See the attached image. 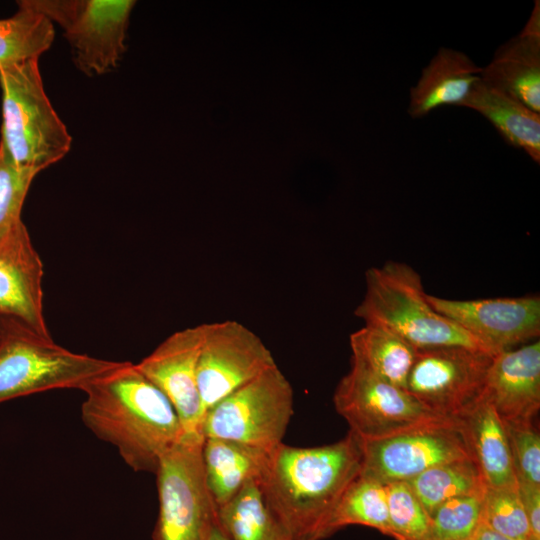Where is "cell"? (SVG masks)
Here are the masks:
<instances>
[{
    "instance_id": "obj_9",
    "label": "cell",
    "mask_w": 540,
    "mask_h": 540,
    "mask_svg": "<svg viewBox=\"0 0 540 540\" xmlns=\"http://www.w3.org/2000/svg\"><path fill=\"white\" fill-rule=\"evenodd\" d=\"M333 403L362 441L386 438L425 424L450 419L429 410L407 390L351 362L336 386Z\"/></svg>"
},
{
    "instance_id": "obj_23",
    "label": "cell",
    "mask_w": 540,
    "mask_h": 540,
    "mask_svg": "<svg viewBox=\"0 0 540 540\" xmlns=\"http://www.w3.org/2000/svg\"><path fill=\"white\" fill-rule=\"evenodd\" d=\"M216 515L229 540H292L268 506L259 479L246 482Z\"/></svg>"
},
{
    "instance_id": "obj_35",
    "label": "cell",
    "mask_w": 540,
    "mask_h": 540,
    "mask_svg": "<svg viewBox=\"0 0 540 540\" xmlns=\"http://www.w3.org/2000/svg\"><path fill=\"white\" fill-rule=\"evenodd\" d=\"M5 329H6L5 324L2 321H0V341L2 337L4 336Z\"/></svg>"
},
{
    "instance_id": "obj_19",
    "label": "cell",
    "mask_w": 540,
    "mask_h": 540,
    "mask_svg": "<svg viewBox=\"0 0 540 540\" xmlns=\"http://www.w3.org/2000/svg\"><path fill=\"white\" fill-rule=\"evenodd\" d=\"M481 71L464 53L441 48L411 89L410 116L420 118L443 105L462 106Z\"/></svg>"
},
{
    "instance_id": "obj_30",
    "label": "cell",
    "mask_w": 540,
    "mask_h": 540,
    "mask_svg": "<svg viewBox=\"0 0 540 540\" xmlns=\"http://www.w3.org/2000/svg\"><path fill=\"white\" fill-rule=\"evenodd\" d=\"M386 485L390 537L396 540H426L431 517L408 483Z\"/></svg>"
},
{
    "instance_id": "obj_16",
    "label": "cell",
    "mask_w": 540,
    "mask_h": 540,
    "mask_svg": "<svg viewBox=\"0 0 540 540\" xmlns=\"http://www.w3.org/2000/svg\"><path fill=\"white\" fill-rule=\"evenodd\" d=\"M482 396L503 422L533 421L540 408V342L493 356Z\"/></svg>"
},
{
    "instance_id": "obj_33",
    "label": "cell",
    "mask_w": 540,
    "mask_h": 540,
    "mask_svg": "<svg viewBox=\"0 0 540 540\" xmlns=\"http://www.w3.org/2000/svg\"><path fill=\"white\" fill-rule=\"evenodd\" d=\"M471 540H511L507 537L500 535L499 533L493 531L489 527L481 524L476 534Z\"/></svg>"
},
{
    "instance_id": "obj_3",
    "label": "cell",
    "mask_w": 540,
    "mask_h": 540,
    "mask_svg": "<svg viewBox=\"0 0 540 540\" xmlns=\"http://www.w3.org/2000/svg\"><path fill=\"white\" fill-rule=\"evenodd\" d=\"M354 314L364 325L385 328L416 349L464 346L488 352L477 339L433 309L421 276L404 262L387 261L366 270L365 294Z\"/></svg>"
},
{
    "instance_id": "obj_1",
    "label": "cell",
    "mask_w": 540,
    "mask_h": 540,
    "mask_svg": "<svg viewBox=\"0 0 540 540\" xmlns=\"http://www.w3.org/2000/svg\"><path fill=\"white\" fill-rule=\"evenodd\" d=\"M361 468L362 441L349 431L321 446L282 442L270 452L259 481L268 506L292 540H322L329 537L335 507Z\"/></svg>"
},
{
    "instance_id": "obj_22",
    "label": "cell",
    "mask_w": 540,
    "mask_h": 540,
    "mask_svg": "<svg viewBox=\"0 0 540 540\" xmlns=\"http://www.w3.org/2000/svg\"><path fill=\"white\" fill-rule=\"evenodd\" d=\"M351 362L406 390L417 349L391 331L364 325L349 338Z\"/></svg>"
},
{
    "instance_id": "obj_29",
    "label": "cell",
    "mask_w": 540,
    "mask_h": 540,
    "mask_svg": "<svg viewBox=\"0 0 540 540\" xmlns=\"http://www.w3.org/2000/svg\"><path fill=\"white\" fill-rule=\"evenodd\" d=\"M483 493L442 504L431 516L426 540H471L482 524Z\"/></svg>"
},
{
    "instance_id": "obj_31",
    "label": "cell",
    "mask_w": 540,
    "mask_h": 540,
    "mask_svg": "<svg viewBox=\"0 0 540 540\" xmlns=\"http://www.w3.org/2000/svg\"><path fill=\"white\" fill-rule=\"evenodd\" d=\"M503 423L517 484L540 487V436L533 421Z\"/></svg>"
},
{
    "instance_id": "obj_20",
    "label": "cell",
    "mask_w": 540,
    "mask_h": 540,
    "mask_svg": "<svg viewBox=\"0 0 540 540\" xmlns=\"http://www.w3.org/2000/svg\"><path fill=\"white\" fill-rule=\"evenodd\" d=\"M271 451L232 440L204 438V475L216 508L228 502L249 480L260 479Z\"/></svg>"
},
{
    "instance_id": "obj_2",
    "label": "cell",
    "mask_w": 540,
    "mask_h": 540,
    "mask_svg": "<svg viewBox=\"0 0 540 540\" xmlns=\"http://www.w3.org/2000/svg\"><path fill=\"white\" fill-rule=\"evenodd\" d=\"M82 391L84 425L136 472L155 474L162 456L184 435L171 402L135 364L124 361Z\"/></svg>"
},
{
    "instance_id": "obj_7",
    "label": "cell",
    "mask_w": 540,
    "mask_h": 540,
    "mask_svg": "<svg viewBox=\"0 0 540 540\" xmlns=\"http://www.w3.org/2000/svg\"><path fill=\"white\" fill-rule=\"evenodd\" d=\"M293 404V388L276 365L210 407L203 436L271 451L282 443Z\"/></svg>"
},
{
    "instance_id": "obj_27",
    "label": "cell",
    "mask_w": 540,
    "mask_h": 540,
    "mask_svg": "<svg viewBox=\"0 0 540 540\" xmlns=\"http://www.w3.org/2000/svg\"><path fill=\"white\" fill-rule=\"evenodd\" d=\"M37 174L18 166L0 142V242L24 225L22 208Z\"/></svg>"
},
{
    "instance_id": "obj_36",
    "label": "cell",
    "mask_w": 540,
    "mask_h": 540,
    "mask_svg": "<svg viewBox=\"0 0 540 540\" xmlns=\"http://www.w3.org/2000/svg\"><path fill=\"white\" fill-rule=\"evenodd\" d=\"M527 540H538V539L534 538L533 536H530Z\"/></svg>"
},
{
    "instance_id": "obj_28",
    "label": "cell",
    "mask_w": 540,
    "mask_h": 540,
    "mask_svg": "<svg viewBox=\"0 0 540 540\" xmlns=\"http://www.w3.org/2000/svg\"><path fill=\"white\" fill-rule=\"evenodd\" d=\"M481 522L511 540H527L531 536L517 488L486 486L482 496Z\"/></svg>"
},
{
    "instance_id": "obj_8",
    "label": "cell",
    "mask_w": 540,
    "mask_h": 540,
    "mask_svg": "<svg viewBox=\"0 0 540 540\" xmlns=\"http://www.w3.org/2000/svg\"><path fill=\"white\" fill-rule=\"evenodd\" d=\"M58 24L70 44L73 60L88 76L106 74L126 51V32L135 5L131 0H30Z\"/></svg>"
},
{
    "instance_id": "obj_34",
    "label": "cell",
    "mask_w": 540,
    "mask_h": 540,
    "mask_svg": "<svg viewBox=\"0 0 540 540\" xmlns=\"http://www.w3.org/2000/svg\"><path fill=\"white\" fill-rule=\"evenodd\" d=\"M205 540H229L223 530L220 528L217 519L211 526Z\"/></svg>"
},
{
    "instance_id": "obj_21",
    "label": "cell",
    "mask_w": 540,
    "mask_h": 540,
    "mask_svg": "<svg viewBox=\"0 0 540 540\" xmlns=\"http://www.w3.org/2000/svg\"><path fill=\"white\" fill-rule=\"evenodd\" d=\"M482 114L510 145L540 162V115L513 96L480 80L463 103Z\"/></svg>"
},
{
    "instance_id": "obj_24",
    "label": "cell",
    "mask_w": 540,
    "mask_h": 540,
    "mask_svg": "<svg viewBox=\"0 0 540 540\" xmlns=\"http://www.w3.org/2000/svg\"><path fill=\"white\" fill-rule=\"evenodd\" d=\"M53 23L30 0L18 2L14 15L0 19V68L34 60L54 40Z\"/></svg>"
},
{
    "instance_id": "obj_6",
    "label": "cell",
    "mask_w": 540,
    "mask_h": 540,
    "mask_svg": "<svg viewBox=\"0 0 540 540\" xmlns=\"http://www.w3.org/2000/svg\"><path fill=\"white\" fill-rule=\"evenodd\" d=\"M204 436L184 433L155 472L159 512L152 540H205L217 519L203 462Z\"/></svg>"
},
{
    "instance_id": "obj_12",
    "label": "cell",
    "mask_w": 540,
    "mask_h": 540,
    "mask_svg": "<svg viewBox=\"0 0 540 540\" xmlns=\"http://www.w3.org/2000/svg\"><path fill=\"white\" fill-rule=\"evenodd\" d=\"M464 458L471 457L459 423L445 419L362 441L360 474L384 484L407 482L432 467Z\"/></svg>"
},
{
    "instance_id": "obj_11",
    "label": "cell",
    "mask_w": 540,
    "mask_h": 540,
    "mask_svg": "<svg viewBox=\"0 0 540 540\" xmlns=\"http://www.w3.org/2000/svg\"><path fill=\"white\" fill-rule=\"evenodd\" d=\"M277 363L262 339L236 320L203 323L197 383L204 414Z\"/></svg>"
},
{
    "instance_id": "obj_13",
    "label": "cell",
    "mask_w": 540,
    "mask_h": 540,
    "mask_svg": "<svg viewBox=\"0 0 540 540\" xmlns=\"http://www.w3.org/2000/svg\"><path fill=\"white\" fill-rule=\"evenodd\" d=\"M433 309L496 355L540 334L539 295L451 300L427 294Z\"/></svg>"
},
{
    "instance_id": "obj_25",
    "label": "cell",
    "mask_w": 540,
    "mask_h": 540,
    "mask_svg": "<svg viewBox=\"0 0 540 540\" xmlns=\"http://www.w3.org/2000/svg\"><path fill=\"white\" fill-rule=\"evenodd\" d=\"M407 483L430 517L445 502L458 497L482 494L486 488L472 458L432 467Z\"/></svg>"
},
{
    "instance_id": "obj_17",
    "label": "cell",
    "mask_w": 540,
    "mask_h": 540,
    "mask_svg": "<svg viewBox=\"0 0 540 540\" xmlns=\"http://www.w3.org/2000/svg\"><path fill=\"white\" fill-rule=\"evenodd\" d=\"M539 3L523 31L502 45L482 68L481 80L513 96L530 110L540 112Z\"/></svg>"
},
{
    "instance_id": "obj_4",
    "label": "cell",
    "mask_w": 540,
    "mask_h": 540,
    "mask_svg": "<svg viewBox=\"0 0 540 540\" xmlns=\"http://www.w3.org/2000/svg\"><path fill=\"white\" fill-rule=\"evenodd\" d=\"M1 140L12 160L37 173L61 160L72 138L43 86L38 60L0 68Z\"/></svg>"
},
{
    "instance_id": "obj_15",
    "label": "cell",
    "mask_w": 540,
    "mask_h": 540,
    "mask_svg": "<svg viewBox=\"0 0 540 540\" xmlns=\"http://www.w3.org/2000/svg\"><path fill=\"white\" fill-rule=\"evenodd\" d=\"M44 269L27 227L0 242V321L51 337L44 317Z\"/></svg>"
},
{
    "instance_id": "obj_14",
    "label": "cell",
    "mask_w": 540,
    "mask_h": 540,
    "mask_svg": "<svg viewBox=\"0 0 540 540\" xmlns=\"http://www.w3.org/2000/svg\"><path fill=\"white\" fill-rule=\"evenodd\" d=\"M203 324L176 331L135 364L171 402L184 433H202L204 411L198 390L197 365Z\"/></svg>"
},
{
    "instance_id": "obj_18",
    "label": "cell",
    "mask_w": 540,
    "mask_h": 540,
    "mask_svg": "<svg viewBox=\"0 0 540 540\" xmlns=\"http://www.w3.org/2000/svg\"><path fill=\"white\" fill-rule=\"evenodd\" d=\"M487 487L517 488L504 423L483 398L455 419Z\"/></svg>"
},
{
    "instance_id": "obj_10",
    "label": "cell",
    "mask_w": 540,
    "mask_h": 540,
    "mask_svg": "<svg viewBox=\"0 0 540 540\" xmlns=\"http://www.w3.org/2000/svg\"><path fill=\"white\" fill-rule=\"evenodd\" d=\"M493 356L464 346L417 349L406 390L429 410L455 420L482 397Z\"/></svg>"
},
{
    "instance_id": "obj_26",
    "label": "cell",
    "mask_w": 540,
    "mask_h": 540,
    "mask_svg": "<svg viewBox=\"0 0 540 540\" xmlns=\"http://www.w3.org/2000/svg\"><path fill=\"white\" fill-rule=\"evenodd\" d=\"M348 525H363L390 536L387 485L359 474L341 496L328 524V535Z\"/></svg>"
},
{
    "instance_id": "obj_32",
    "label": "cell",
    "mask_w": 540,
    "mask_h": 540,
    "mask_svg": "<svg viewBox=\"0 0 540 540\" xmlns=\"http://www.w3.org/2000/svg\"><path fill=\"white\" fill-rule=\"evenodd\" d=\"M517 490L529 522L531 536L540 540V487L519 483Z\"/></svg>"
},
{
    "instance_id": "obj_5",
    "label": "cell",
    "mask_w": 540,
    "mask_h": 540,
    "mask_svg": "<svg viewBox=\"0 0 540 540\" xmlns=\"http://www.w3.org/2000/svg\"><path fill=\"white\" fill-rule=\"evenodd\" d=\"M5 324L0 341V403L54 389L83 390L119 367L113 361L70 351L52 337Z\"/></svg>"
}]
</instances>
